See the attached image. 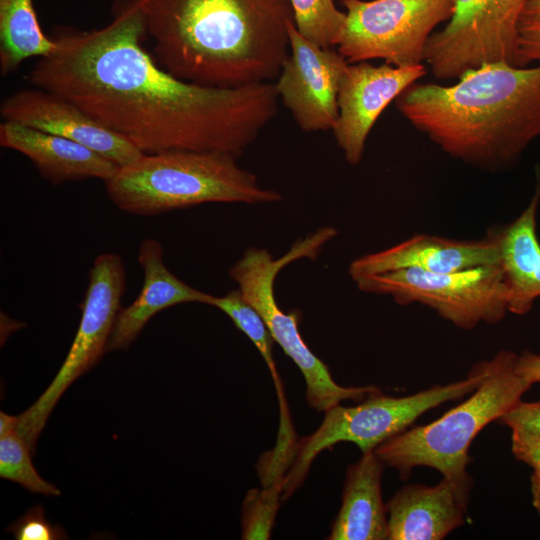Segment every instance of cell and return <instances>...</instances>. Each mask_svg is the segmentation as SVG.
Returning a JSON list of instances; mask_svg holds the SVG:
<instances>
[{"mask_svg":"<svg viewBox=\"0 0 540 540\" xmlns=\"http://www.w3.org/2000/svg\"><path fill=\"white\" fill-rule=\"evenodd\" d=\"M145 36L139 0H118L106 26L59 33L57 50L38 58L28 81L71 101L144 154L241 156L277 114L274 83L211 87L182 80L145 50Z\"/></svg>","mask_w":540,"mask_h":540,"instance_id":"6da1fadb","label":"cell"},{"mask_svg":"<svg viewBox=\"0 0 540 540\" xmlns=\"http://www.w3.org/2000/svg\"><path fill=\"white\" fill-rule=\"evenodd\" d=\"M153 56L211 87L275 80L289 55V0H139Z\"/></svg>","mask_w":540,"mask_h":540,"instance_id":"7a4b0ae2","label":"cell"},{"mask_svg":"<svg viewBox=\"0 0 540 540\" xmlns=\"http://www.w3.org/2000/svg\"><path fill=\"white\" fill-rule=\"evenodd\" d=\"M395 103L453 159L483 170L507 169L540 137V63L483 64L452 85L416 82Z\"/></svg>","mask_w":540,"mask_h":540,"instance_id":"3957f363","label":"cell"},{"mask_svg":"<svg viewBox=\"0 0 540 540\" xmlns=\"http://www.w3.org/2000/svg\"><path fill=\"white\" fill-rule=\"evenodd\" d=\"M104 182L118 209L140 216L204 203L263 204L282 199L278 191L261 187L253 173L238 165L236 156L215 151L143 154L118 167Z\"/></svg>","mask_w":540,"mask_h":540,"instance_id":"277c9868","label":"cell"},{"mask_svg":"<svg viewBox=\"0 0 540 540\" xmlns=\"http://www.w3.org/2000/svg\"><path fill=\"white\" fill-rule=\"evenodd\" d=\"M517 356L508 350L497 352L489 359L486 377L466 400L435 421L406 429L380 444L375 452L385 466L396 469L403 479L415 467H429L446 478L473 481L467 473L472 441L532 386L516 372Z\"/></svg>","mask_w":540,"mask_h":540,"instance_id":"5b68a950","label":"cell"},{"mask_svg":"<svg viewBox=\"0 0 540 540\" xmlns=\"http://www.w3.org/2000/svg\"><path fill=\"white\" fill-rule=\"evenodd\" d=\"M337 235L333 227H323L295 242L278 259L264 248L250 247L230 268L229 276L235 281L246 301L262 316L275 342L300 369L306 382L308 405L320 412L344 400L362 401L378 389L373 385L341 386L333 380L328 366L319 359L303 340L299 331L302 312L282 310L275 298L274 283L282 268L301 259L315 260L323 245Z\"/></svg>","mask_w":540,"mask_h":540,"instance_id":"8992f818","label":"cell"},{"mask_svg":"<svg viewBox=\"0 0 540 540\" xmlns=\"http://www.w3.org/2000/svg\"><path fill=\"white\" fill-rule=\"evenodd\" d=\"M488 370L489 360H483L472 367L466 378L456 382L437 384L403 397L384 395L378 388L355 406L338 404L330 408L317 430L296 443L293 461L283 479L282 501L302 485L313 460L322 451L339 442L354 443L362 453L375 450L425 412L471 394Z\"/></svg>","mask_w":540,"mask_h":540,"instance_id":"52a82bcc","label":"cell"},{"mask_svg":"<svg viewBox=\"0 0 540 540\" xmlns=\"http://www.w3.org/2000/svg\"><path fill=\"white\" fill-rule=\"evenodd\" d=\"M359 290L387 295L399 305L420 304L458 328L497 324L508 313V291L499 263L453 272L404 268L354 280Z\"/></svg>","mask_w":540,"mask_h":540,"instance_id":"ba28073f","label":"cell"},{"mask_svg":"<svg viewBox=\"0 0 540 540\" xmlns=\"http://www.w3.org/2000/svg\"><path fill=\"white\" fill-rule=\"evenodd\" d=\"M346 18L337 51L349 64L373 59L423 64L434 29L452 16V0H342Z\"/></svg>","mask_w":540,"mask_h":540,"instance_id":"9c48e42d","label":"cell"},{"mask_svg":"<svg viewBox=\"0 0 540 540\" xmlns=\"http://www.w3.org/2000/svg\"><path fill=\"white\" fill-rule=\"evenodd\" d=\"M125 288L126 271L122 258L115 253L98 255L89 271L80 323L68 354L41 396L18 416L17 430L32 452L65 390L107 352Z\"/></svg>","mask_w":540,"mask_h":540,"instance_id":"30bf717a","label":"cell"},{"mask_svg":"<svg viewBox=\"0 0 540 540\" xmlns=\"http://www.w3.org/2000/svg\"><path fill=\"white\" fill-rule=\"evenodd\" d=\"M530 1L452 0V16L426 44L432 74L448 80L488 63L519 66V22Z\"/></svg>","mask_w":540,"mask_h":540,"instance_id":"8fae6325","label":"cell"},{"mask_svg":"<svg viewBox=\"0 0 540 540\" xmlns=\"http://www.w3.org/2000/svg\"><path fill=\"white\" fill-rule=\"evenodd\" d=\"M290 52L274 83L279 99L306 132L332 130L338 118V92L348 66L332 47L305 39L288 24Z\"/></svg>","mask_w":540,"mask_h":540,"instance_id":"7c38bea8","label":"cell"},{"mask_svg":"<svg viewBox=\"0 0 540 540\" xmlns=\"http://www.w3.org/2000/svg\"><path fill=\"white\" fill-rule=\"evenodd\" d=\"M425 74L423 64H348L339 87V113L332 132L350 165L361 162L370 131L386 107Z\"/></svg>","mask_w":540,"mask_h":540,"instance_id":"4fadbf2b","label":"cell"},{"mask_svg":"<svg viewBox=\"0 0 540 540\" xmlns=\"http://www.w3.org/2000/svg\"><path fill=\"white\" fill-rule=\"evenodd\" d=\"M0 114L4 121L20 123L84 145L118 167L134 162L144 154L71 101L41 88L21 89L6 97Z\"/></svg>","mask_w":540,"mask_h":540,"instance_id":"5bb4252c","label":"cell"},{"mask_svg":"<svg viewBox=\"0 0 540 540\" xmlns=\"http://www.w3.org/2000/svg\"><path fill=\"white\" fill-rule=\"evenodd\" d=\"M499 263L492 236L481 239H453L418 234L379 252L353 260L348 268L352 280L384 272L415 268L432 273H453Z\"/></svg>","mask_w":540,"mask_h":540,"instance_id":"9a60e30c","label":"cell"},{"mask_svg":"<svg viewBox=\"0 0 540 540\" xmlns=\"http://www.w3.org/2000/svg\"><path fill=\"white\" fill-rule=\"evenodd\" d=\"M473 481L443 479L434 486L411 484L386 504L389 540H441L467 520Z\"/></svg>","mask_w":540,"mask_h":540,"instance_id":"2e32d148","label":"cell"},{"mask_svg":"<svg viewBox=\"0 0 540 540\" xmlns=\"http://www.w3.org/2000/svg\"><path fill=\"white\" fill-rule=\"evenodd\" d=\"M144 282L138 297L121 308L107 346L108 351L125 350L158 312L182 303L211 304L213 295L195 289L176 277L163 262V249L155 239H145L138 251Z\"/></svg>","mask_w":540,"mask_h":540,"instance_id":"e0dca14e","label":"cell"},{"mask_svg":"<svg viewBox=\"0 0 540 540\" xmlns=\"http://www.w3.org/2000/svg\"><path fill=\"white\" fill-rule=\"evenodd\" d=\"M0 145L25 155L55 185L88 178L106 181L118 168L75 141L12 121L0 124Z\"/></svg>","mask_w":540,"mask_h":540,"instance_id":"ac0fdd59","label":"cell"},{"mask_svg":"<svg viewBox=\"0 0 540 540\" xmlns=\"http://www.w3.org/2000/svg\"><path fill=\"white\" fill-rule=\"evenodd\" d=\"M527 207L508 224L488 229L494 239L499 265L508 291V312L528 313L540 297V242L537 210L540 202V173Z\"/></svg>","mask_w":540,"mask_h":540,"instance_id":"d6986e66","label":"cell"},{"mask_svg":"<svg viewBox=\"0 0 540 540\" xmlns=\"http://www.w3.org/2000/svg\"><path fill=\"white\" fill-rule=\"evenodd\" d=\"M384 467L375 450L362 453L348 466L341 507L328 540L388 539L387 508L381 491Z\"/></svg>","mask_w":540,"mask_h":540,"instance_id":"ffe728a7","label":"cell"},{"mask_svg":"<svg viewBox=\"0 0 540 540\" xmlns=\"http://www.w3.org/2000/svg\"><path fill=\"white\" fill-rule=\"evenodd\" d=\"M56 41L42 31L32 0H0V72L13 73L26 59L47 57Z\"/></svg>","mask_w":540,"mask_h":540,"instance_id":"44dd1931","label":"cell"},{"mask_svg":"<svg viewBox=\"0 0 540 540\" xmlns=\"http://www.w3.org/2000/svg\"><path fill=\"white\" fill-rule=\"evenodd\" d=\"M210 305L224 312L255 345L274 381L280 413L288 412L283 385L272 354L275 341L260 313L244 299L239 289L232 290L221 297L213 296Z\"/></svg>","mask_w":540,"mask_h":540,"instance_id":"7402d4cb","label":"cell"},{"mask_svg":"<svg viewBox=\"0 0 540 540\" xmlns=\"http://www.w3.org/2000/svg\"><path fill=\"white\" fill-rule=\"evenodd\" d=\"M31 452L17 427L0 433V477L16 482L32 493L59 496L61 491L37 472Z\"/></svg>","mask_w":540,"mask_h":540,"instance_id":"603a6c76","label":"cell"},{"mask_svg":"<svg viewBox=\"0 0 540 540\" xmlns=\"http://www.w3.org/2000/svg\"><path fill=\"white\" fill-rule=\"evenodd\" d=\"M298 32L308 41L324 48L337 46L346 13L334 0H289Z\"/></svg>","mask_w":540,"mask_h":540,"instance_id":"cb8c5ba5","label":"cell"},{"mask_svg":"<svg viewBox=\"0 0 540 540\" xmlns=\"http://www.w3.org/2000/svg\"><path fill=\"white\" fill-rule=\"evenodd\" d=\"M283 480L250 490L242 510V539H268L282 500Z\"/></svg>","mask_w":540,"mask_h":540,"instance_id":"d4e9b609","label":"cell"},{"mask_svg":"<svg viewBox=\"0 0 540 540\" xmlns=\"http://www.w3.org/2000/svg\"><path fill=\"white\" fill-rule=\"evenodd\" d=\"M17 540H58L67 535L58 525H52L45 517L42 505L30 508L22 517L14 521L7 529Z\"/></svg>","mask_w":540,"mask_h":540,"instance_id":"484cf974","label":"cell"},{"mask_svg":"<svg viewBox=\"0 0 540 540\" xmlns=\"http://www.w3.org/2000/svg\"><path fill=\"white\" fill-rule=\"evenodd\" d=\"M540 63V0H531L519 22V66Z\"/></svg>","mask_w":540,"mask_h":540,"instance_id":"4316f807","label":"cell"},{"mask_svg":"<svg viewBox=\"0 0 540 540\" xmlns=\"http://www.w3.org/2000/svg\"><path fill=\"white\" fill-rule=\"evenodd\" d=\"M512 430H530L540 432V400L518 402L498 421Z\"/></svg>","mask_w":540,"mask_h":540,"instance_id":"83f0119b","label":"cell"},{"mask_svg":"<svg viewBox=\"0 0 540 540\" xmlns=\"http://www.w3.org/2000/svg\"><path fill=\"white\" fill-rule=\"evenodd\" d=\"M511 451L517 460L540 472V432L512 430Z\"/></svg>","mask_w":540,"mask_h":540,"instance_id":"f1b7e54d","label":"cell"},{"mask_svg":"<svg viewBox=\"0 0 540 540\" xmlns=\"http://www.w3.org/2000/svg\"><path fill=\"white\" fill-rule=\"evenodd\" d=\"M516 372L532 385L540 382V354L523 351L518 354Z\"/></svg>","mask_w":540,"mask_h":540,"instance_id":"f546056e","label":"cell"},{"mask_svg":"<svg viewBox=\"0 0 540 540\" xmlns=\"http://www.w3.org/2000/svg\"><path fill=\"white\" fill-rule=\"evenodd\" d=\"M533 507L540 515V472L534 471L530 478Z\"/></svg>","mask_w":540,"mask_h":540,"instance_id":"4dcf8cb0","label":"cell"}]
</instances>
